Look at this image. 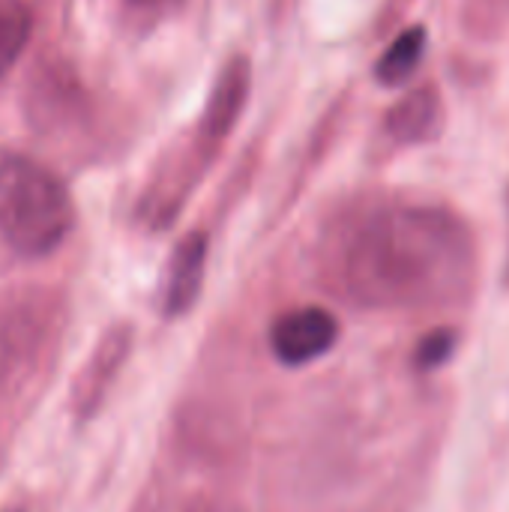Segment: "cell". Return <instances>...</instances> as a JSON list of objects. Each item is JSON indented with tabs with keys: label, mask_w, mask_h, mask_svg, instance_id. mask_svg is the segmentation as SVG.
<instances>
[{
	"label": "cell",
	"mask_w": 509,
	"mask_h": 512,
	"mask_svg": "<svg viewBox=\"0 0 509 512\" xmlns=\"http://www.w3.org/2000/svg\"><path fill=\"white\" fill-rule=\"evenodd\" d=\"M474 243L441 207H384L351 228L339 249L345 294L369 309L444 306L468 294Z\"/></svg>",
	"instance_id": "obj_1"
},
{
	"label": "cell",
	"mask_w": 509,
	"mask_h": 512,
	"mask_svg": "<svg viewBox=\"0 0 509 512\" xmlns=\"http://www.w3.org/2000/svg\"><path fill=\"white\" fill-rule=\"evenodd\" d=\"M72 228L63 183L30 159L0 162V234L21 255L54 252Z\"/></svg>",
	"instance_id": "obj_2"
},
{
	"label": "cell",
	"mask_w": 509,
	"mask_h": 512,
	"mask_svg": "<svg viewBox=\"0 0 509 512\" xmlns=\"http://www.w3.org/2000/svg\"><path fill=\"white\" fill-rule=\"evenodd\" d=\"M339 339V321L318 306H303L276 318L270 348L285 366H306L324 357Z\"/></svg>",
	"instance_id": "obj_3"
},
{
	"label": "cell",
	"mask_w": 509,
	"mask_h": 512,
	"mask_svg": "<svg viewBox=\"0 0 509 512\" xmlns=\"http://www.w3.org/2000/svg\"><path fill=\"white\" fill-rule=\"evenodd\" d=\"M204 264H207V237L204 234L183 237L168 264L165 315H183L198 300L204 282Z\"/></svg>",
	"instance_id": "obj_4"
},
{
	"label": "cell",
	"mask_w": 509,
	"mask_h": 512,
	"mask_svg": "<svg viewBox=\"0 0 509 512\" xmlns=\"http://www.w3.org/2000/svg\"><path fill=\"white\" fill-rule=\"evenodd\" d=\"M441 129V96L435 87H417L387 114V132L402 144H420Z\"/></svg>",
	"instance_id": "obj_5"
},
{
	"label": "cell",
	"mask_w": 509,
	"mask_h": 512,
	"mask_svg": "<svg viewBox=\"0 0 509 512\" xmlns=\"http://www.w3.org/2000/svg\"><path fill=\"white\" fill-rule=\"evenodd\" d=\"M246 93H249V66H246L243 57H237L222 69V75L216 81V90H213V96L207 102L204 126H201L204 138L219 141V138L228 135V129L234 126L237 114L246 105Z\"/></svg>",
	"instance_id": "obj_6"
},
{
	"label": "cell",
	"mask_w": 509,
	"mask_h": 512,
	"mask_svg": "<svg viewBox=\"0 0 509 512\" xmlns=\"http://www.w3.org/2000/svg\"><path fill=\"white\" fill-rule=\"evenodd\" d=\"M423 54H426V27H408L390 42V48L375 63V78L384 87H399L417 72Z\"/></svg>",
	"instance_id": "obj_7"
},
{
	"label": "cell",
	"mask_w": 509,
	"mask_h": 512,
	"mask_svg": "<svg viewBox=\"0 0 509 512\" xmlns=\"http://www.w3.org/2000/svg\"><path fill=\"white\" fill-rule=\"evenodd\" d=\"M30 39V12L24 0H0V78L15 66Z\"/></svg>",
	"instance_id": "obj_8"
},
{
	"label": "cell",
	"mask_w": 509,
	"mask_h": 512,
	"mask_svg": "<svg viewBox=\"0 0 509 512\" xmlns=\"http://www.w3.org/2000/svg\"><path fill=\"white\" fill-rule=\"evenodd\" d=\"M453 348H456V333L453 330H435L417 345V366L432 372L453 357Z\"/></svg>",
	"instance_id": "obj_9"
},
{
	"label": "cell",
	"mask_w": 509,
	"mask_h": 512,
	"mask_svg": "<svg viewBox=\"0 0 509 512\" xmlns=\"http://www.w3.org/2000/svg\"><path fill=\"white\" fill-rule=\"evenodd\" d=\"M132 9H141V12H165V9H171L177 0H126Z\"/></svg>",
	"instance_id": "obj_10"
},
{
	"label": "cell",
	"mask_w": 509,
	"mask_h": 512,
	"mask_svg": "<svg viewBox=\"0 0 509 512\" xmlns=\"http://www.w3.org/2000/svg\"><path fill=\"white\" fill-rule=\"evenodd\" d=\"M189 512H222V510H189Z\"/></svg>",
	"instance_id": "obj_11"
}]
</instances>
